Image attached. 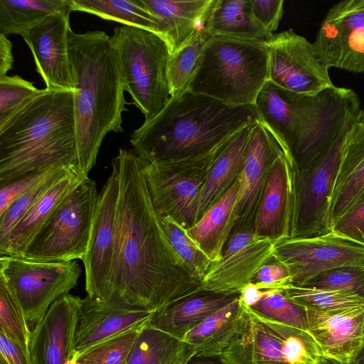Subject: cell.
Returning a JSON list of instances; mask_svg holds the SVG:
<instances>
[{"mask_svg": "<svg viewBox=\"0 0 364 364\" xmlns=\"http://www.w3.org/2000/svg\"><path fill=\"white\" fill-rule=\"evenodd\" d=\"M81 273L76 260L37 262L17 256L0 257V282L18 301L28 326L33 327L56 300L77 287Z\"/></svg>", "mask_w": 364, "mask_h": 364, "instance_id": "8fae6325", "label": "cell"}, {"mask_svg": "<svg viewBox=\"0 0 364 364\" xmlns=\"http://www.w3.org/2000/svg\"><path fill=\"white\" fill-rule=\"evenodd\" d=\"M240 186V176L201 218L186 230L188 235L212 262L222 259L224 247L231 237L230 219Z\"/></svg>", "mask_w": 364, "mask_h": 364, "instance_id": "f546056e", "label": "cell"}, {"mask_svg": "<svg viewBox=\"0 0 364 364\" xmlns=\"http://www.w3.org/2000/svg\"><path fill=\"white\" fill-rule=\"evenodd\" d=\"M259 121L254 105L230 107L188 90L171 97L162 110L134 130L133 150L150 162L204 155Z\"/></svg>", "mask_w": 364, "mask_h": 364, "instance_id": "3957f363", "label": "cell"}, {"mask_svg": "<svg viewBox=\"0 0 364 364\" xmlns=\"http://www.w3.org/2000/svg\"><path fill=\"white\" fill-rule=\"evenodd\" d=\"M43 90L17 75L0 77V132Z\"/></svg>", "mask_w": 364, "mask_h": 364, "instance_id": "f35d334b", "label": "cell"}, {"mask_svg": "<svg viewBox=\"0 0 364 364\" xmlns=\"http://www.w3.org/2000/svg\"><path fill=\"white\" fill-rule=\"evenodd\" d=\"M73 168H78L63 166L58 168L18 196L0 215V250L6 245L16 225L59 179Z\"/></svg>", "mask_w": 364, "mask_h": 364, "instance_id": "8d00e7d4", "label": "cell"}, {"mask_svg": "<svg viewBox=\"0 0 364 364\" xmlns=\"http://www.w3.org/2000/svg\"><path fill=\"white\" fill-rule=\"evenodd\" d=\"M63 166H58L43 171L26 174L11 181L0 183V215L18 196Z\"/></svg>", "mask_w": 364, "mask_h": 364, "instance_id": "ee69618b", "label": "cell"}, {"mask_svg": "<svg viewBox=\"0 0 364 364\" xmlns=\"http://www.w3.org/2000/svg\"><path fill=\"white\" fill-rule=\"evenodd\" d=\"M144 326L130 329L105 340L74 359L79 364H126Z\"/></svg>", "mask_w": 364, "mask_h": 364, "instance_id": "b9f144b4", "label": "cell"}, {"mask_svg": "<svg viewBox=\"0 0 364 364\" xmlns=\"http://www.w3.org/2000/svg\"><path fill=\"white\" fill-rule=\"evenodd\" d=\"M0 364H31L28 348L0 332Z\"/></svg>", "mask_w": 364, "mask_h": 364, "instance_id": "c3c4849f", "label": "cell"}, {"mask_svg": "<svg viewBox=\"0 0 364 364\" xmlns=\"http://www.w3.org/2000/svg\"><path fill=\"white\" fill-rule=\"evenodd\" d=\"M239 296L201 291L154 314L149 325L183 339L191 330Z\"/></svg>", "mask_w": 364, "mask_h": 364, "instance_id": "4316f807", "label": "cell"}, {"mask_svg": "<svg viewBox=\"0 0 364 364\" xmlns=\"http://www.w3.org/2000/svg\"><path fill=\"white\" fill-rule=\"evenodd\" d=\"M265 46L269 54V80L278 87L315 96L335 86L314 44L292 29L274 34Z\"/></svg>", "mask_w": 364, "mask_h": 364, "instance_id": "4fadbf2b", "label": "cell"}, {"mask_svg": "<svg viewBox=\"0 0 364 364\" xmlns=\"http://www.w3.org/2000/svg\"><path fill=\"white\" fill-rule=\"evenodd\" d=\"M230 139L204 155L180 161L154 163L138 155L152 203L160 216L170 217L186 230L196 223L208 173Z\"/></svg>", "mask_w": 364, "mask_h": 364, "instance_id": "30bf717a", "label": "cell"}, {"mask_svg": "<svg viewBox=\"0 0 364 364\" xmlns=\"http://www.w3.org/2000/svg\"><path fill=\"white\" fill-rule=\"evenodd\" d=\"M364 200V124L355 122L346 136L331 206L332 225Z\"/></svg>", "mask_w": 364, "mask_h": 364, "instance_id": "cb8c5ba5", "label": "cell"}, {"mask_svg": "<svg viewBox=\"0 0 364 364\" xmlns=\"http://www.w3.org/2000/svg\"><path fill=\"white\" fill-rule=\"evenodd\" d=\"M0 332L28 348L31 329L16 298L0 282Z\"/></svg>", "mask_w": 364, "mask_h": 364, "instance_id": "7bdbcfd3", "label": "cell"}, {"mask_svg": "<svg viewBox=\"0 0 364 364\" xmlns=\"http://www.w3.org/2000/svg\"><path fill=\"white\" fill-rule=\"evenodd\" d=\"M68 52L75 91L74 112L79 168L88 176L109 132H122L127 111L120 67L105 31L68 33Z\"/></svg>", "mask_w": 364, "mask_h": 364, "instance_id": "7a4b0ae2", "label": "cell"}, {"mask_svg": "<svg viewBox=\"0 0 364 364\" xmlns=\"http://www.w3.org/2000/svg\"><path fill=\"white\" fill-rule=\"evenodd\" d=\"M188 364H222V363L216 358L193 357Z\"/></svg>", "mask_w": 364, "mask_h": 364, "instance_id": "816d5d0a", "label": "cell"}, {"mask_svg": "<svg viewBox=\"0 0 364 364\" xmlns=\"http://www.w3.org/2000/svg\"><path fill=\"white\" fill-rule=\"evenodd\" d=\"M163 25L171 54L183 46L205 26L215 0H139Z\"/></svg>", "mask_w": 364, "mask_h": 364, "instance_id": "d4e9b609", "label": "cell"}, {"mask_svg": "<svg viewBox=\"0 0 364 364\" xmlns=\"http://www.w3.org/2000/svg\"><path fill=\"white\" fill-rule=\"evenodd\" d=\"M70 14H51L21 35L48 90H75L68 52Z\"/></svg>", "mask_w": 364, "mask_h": 364, "instance_id": "ac0fdd59", "label": "cell"}, {"mask_svg": "<svg viewBox=\"0 0 364 364\" xmlns=\"http://www.w3.org/2000/svg\"><path fill=\"white\" fill-rule=\"evenodd\" d=\"M255 123L233 136L213 164L202 191L197 221L226 193L241 173Z\"/></svg>", "mask_w": 364, "mask_h": 364, "instance_id": "f1b7e54d", "label": "cell"}, {"mask_svg": "<svg viewBox=\"0 0 364 364\" xmlns=\"http://www.w3.org/2000/svg\"><path fill=\"white\" fill-rule=\"evenodd\" d=\"M13 63L12 43L6 36L0 33V77L6 75Z\"/></svg>", "mask_w": 364, "mask_h": 364, "instance_id": "681fc988", "label": "cell"}, {"mask_svg": "<svg viewBox=\"0 0 364 364\" xmlns=\"http://www.w3.org/2000/svg\"><path fill=\"white\" fill-rule=\"evenodd\" d=\"M276 242L258 236L250 228L237 230L228 242L222 259L212 262L200 282V291L240 294L258 270L272 259Z\"/></svg>", "mask_w": 364, "mask_h": 364, "instance_id": "e0dca14e", "label": "cell"}, {"mask_svg": "<svg viewBox=\"0 0 364 364\" xmlns=\"http://www.w3.org/2000/svg\"><path fill=\"white\" fill-rule=\"evenodd\" d=\"M210 37L204 26L183 46L170 55L167 76L171 97L188 90L200 64L205 46Z\"/></svg>", "mask_w": 364, "mask_h": 364, "instance_id": "e575fe53", "label": "cell"}, {"mask_svg": "<svg viewBox=\"0 0 364 364\" xmlns=\"http://www.w3.org/2000/svg\"><path fill=\"white\" fill-rule=\"evenodd\" d=\"M272 259L287 268L291 284L299 286L326 270L364 264V246L331 231L316 237L277 241Z\"/></svg>", "mask_w": 364, "mask_h": 364, "instance_id": "5bb4252c", "label": "cell"}, {"mask_svg": "<svg viewBox=\"0 0 364 364\" xmlns=\"http://www.w3.org/2000/svg\"><path fill=\"white\" fill-rule=\"evenodd\" d=\"M67 364H79L73 358Z\"/></svg>", "mask_w": 364, "mask_h": 364, "instance_id": "9f6ffc18", "label": "cell"}, {"mask_svg": "<svg viewBox=\"0 0 364 364\" xmlns=\"http://www.w3.org/2000/svg\"><path fill=\"white\" fill-rule=\"evenodd\" d=\"M256 21L268 32L277 30L283 14V0H250Z\"/></svg>", "mask_w": 364, "mask_h": 364, "instance_id": "7dc6e473", "label": "cell"}, {"mask_svg": "<svg viewBox=\"0 0 364 364\" xmlns=\"http://www.w3.org/2000/svg\"><path fill=\"white\" fill-rule=\"evenodd\" d=\"M319 364H343L331 358H326L325 356H321L320 359Z\"/></svg>", "mask_w": 364, "mask_h": 364, "instance_id": "db71d44e", "label": "cell"}, {"mask_svg": "<svg viewBox=\"0 0 364 364\" xmlns=\"http://www.w3.org/2000/svg\"><path fill=\"white\" fill-rule=\"evenodd\" d=\"M298 287L341 291L364 299V264H346L326 270Z\"/></svg>", "mask_w": 364, "mask_h": 364, "instance_id": "ab89813d", "label": "cell"}, {"mask_svg": "<svg viewBox=\"0 0 364 364\" xmlns=\"http://www.w3.org/2000/svg\"><path fill=\"white\" fill-rule=\"evenodd\" d=\"M160 220L173 250L188 272L201 282L212 262L188 235L186 229L170 217L160 216Z\"/></svg>", "mask_w": 364, "mask_h": 364, "instance_id": "d590c367", "label": "cell"}, {"mask_svg": "<svg viewBox=\"0 0 364 364\" xmlns=\"http://www.w3.org/2000/svg\"><path fill=\"white\" fill-rule=\"evenodd\" d=\"M307 310V331L323 356L351 364L364 344V306L333 311Z\"/></svg>", "mask_w": 364, "mask_h": 364, "instance_id": "7402d4cb", "label": "cell"}, {"mask_svg": "<svg viewBox=\"0 0 364 364\" xmlns=\"http://www.w3.org/2000/svg\"><path fill=\"white\" fill-rule=\"evenodd\" d=\"M72 11L86 12L122 25L146 29L164 38L161 21L149 12L139 0H72Z\"/></svg>", "mask_w": 364, "mask_h": 364, "instance_id": "836d02e7", "label": "cell"}, {"mask_svg": "<svg viewBox=\"0 0 364 364\" xmlns=\"http://www.w3.org/2000/svg\"><path fill=\"white\" fill-rule=\"evenodd\" d=\"M264 290L252 283L246 286L240 294V299L247 306L251 308L262 297Z\"/></svg>", "mask_w": 364, "mask_h": 364, "instance_id": "f907efd6", "label": "cell"}, {"mask_svg": "<svg viewBox=\"0 0 364 364\" xmlns=\"http://www.w3.org/2000/svg\"><path fill=\"white\" fill-rule=\"evenodd\" d=\"M87 177L80 169L73 168L59 179L16 225L0 250L1 256L20 257L58 205Z\"/></svg>", "mask_w": 364, "mask_h": 364, "instance_id": "484cf974", "label": "cell"}, {"mask_svg": "<svg viewBox=\"0 0 364 364\" xmlns=\"http://www.w3.org/2000/svg\"><path fill=\"white\" fill-rule=\"evenodd\" d=\"M351 364H364V344L358 352Z\"/></svg>", "mask_w": 364, "mask_h": 364, "instance_id": "f5cc1de1", "label": "cell"}, {"mask_svg": "<svg viewBox=\"0 0 364 364\" xmlns=\"http://www.w3.org/2000/svg\"><path fill=\"white\" fill-rule=\"evenodd\" d=\"M195 356L187 342L149 325L139 333L126 364H188Z\"/></svg>", "mask_w": 364, "mask_h": 364, "instance_id": "1f68e13d", "label": "cell"}, {"mask_svg": "<svg viewBox=\"0 0 364 364\" xmlns=\"http://www.w3.org/2000/svg\"><path fill=\"white\" fill-rule=\"evenodd\" d=\"M331 231L364 246V200L339 218L332 225Z\"/></svg>", "mask_w": 364, "mask_h": 364, "instance_id": "f6af8a7d", "label": "cell"}, {"mask_svg": "<svg viewBox=\"0 0 364 364\" xmlns=\"http://www.w3.org/2000/svg\"><path fill=\"white\" fill-rule=\"evenodd\" d=\"M252 283L261 289L267 290L282 289L291 284V280L287 268L272 259L258 270Z\"/></svg>", "mask_w": 364, "mask_h": 364, "instance_id": "bcb514c9", "label": "cell"}, {"mask_svg": "<svg viewBox=\"0 0 364 364\" xmlns=\"http://www.w3.org/2000/svg\"><path fill=\"white\" fill-rule=\"evenodd\" d=\"M293 168L283 154L272 162L253 222L254 232L275 241L291 237Z\"/></svg>", "mask_w": 364, "mask_h": 364, "instance_id": "603a6c76", "label": "cell"}, {"mask_svg": "<svg viewBox=\"0 0 364 364\" xmlns=\"http://www.w3.org/2000/svg\"><path fill=\"white\" fill-rule=\"evenodd\" d=\"M254 105L259 121L275 139L292 168L294 151H310L322 145L338 120L336 101L328 90L315 96L302 95L268 80Z\"/></svg>", "mask_w": 364, "mask_h": 364, "instance_id": "5b68a950", "label": "cell"}, {"mask_svg": "<svg viewBox=\"0 0 364 364\" xmlns=\"http://www.w3.org/2000/svg\"><path fill=\"white\" fill-rule=\"evenodd\" d=\"M327 68L364 72V0H344L328 11L313 43Z\"/></svg>", "mask_w": 364, "mask_h": 364, "instance_id": "2e32d148", "label": "cell"}, {"mask_svg": "<svg viewBox=\"0 0 364 364\" xmlns=\"http://www.w3.org/2000/svg\"><path fill=\"white\" fill-rule=\"evenodd\" d=\"M250 309L257 313L307 331V310L290 300L282 289L264 290L259 300Z\"/></svg>", "mask_w": 364, "mask_h": 364, "instance_id": "60d3db41", "label": "cell"}, {"mask_svg": "<svg viewBox=\"0 0 364 364\" xmlns=\"http://www.w3.org/2000/svg\"><path fill=\"white\" fill-rule=\"evenodd\" d=\"M205 27L210 37L262 44L274 35L256 21L250 0H215Z\"/></svg>", "mask_w": 364, "mask_h": 364, "instance_id": "83f0119b", "label": "cell"}, {"mask_svg": "<svg viewBox=\"0 0 364 364\" xmlns=\"http://www.w3.org/2000/svg\"><path fill=\"white\" fill-rule=\"evenodd\" d=\"M75 91L45 88L0 132V183L58 166L79 168Z\"/></svg>", "mask_w": 364, "mask_h": 364, "instance_id": "277c9868", "label": "cell"}, {"mask_svg": "<svg viewBox=\"0 0 364 364\" xmlns=\"http://www.w3.org/2000/svg\"><path fill=\"white\" fill-rule=\"evenodd\" d=\"M119 185L112 173L99 192L86 252L82 259L87 296L105 299L114 265L117 238V205Z\"/></svg>", "mask_w": 364, "mask_h": 364, "instance_id": "9a60e30c", "label": "cell"}, {"mask_svg": "<svg viewBox=\"0 0 364 364\" xmlns=\"http://www.w3.org/2000/svg\"><path fill=\"white\" fill-rule=\"evenodd\" d=\"M282 289L290 300L309 310L333 311L364 306V299L341 291L309 289L291 284Z\"/></svg>", "mask_w": 364, "mask_h": 364, "instance_id": "74e56055", "label": "cell"}, {"mask_svg": "<svg viewBox=\"0 0 364 364\" xmlns=\"http://www.w3.org/2000/svg\"><path fill=\"white\" fill-rule=\"evenodd\" d=\"M116 250L106 301L159 313L200 291L173 250L134 150L119 149Z\"/></svg>", "mask_w": 364, "mask_h": 364, "instance_id": "6da1fadb", "label": "cell"}, {"mask_svg": "<svg viewBox=\"0 0 364 364\" xmlns=\"http://www.w3.org/2000/svg\"><path fill=\"white\" fill-rule=\"evenodd\" d=\"M154 314L87 295L82 299L74 338L73 358L122 332L147 325Z\"/></svg>", "mask_w": 364, "mask_h": 364, "instance_id": "44dd1931", "label": "cell"}, {"mask_svg": "<svg viewBox=\"0 0 364 364\" xmlns=\"http://www.w3.org/2000/svg\"><path fill=\"white\" fill-rule=\"evenodd\" d=\"M356 122L359 124H364V108L360 110Z\"/></svg>", "mask_w": 364, "mask_h": 364, "instance_id": "11a10c76", "label": "cell"}, {"mask_svg": "<svg viewBox=\"0 0 364 364\" xmlns=\"http://www.w3.org/2000/svg\"><path fill=\"white\" fill-rule=\"evenodd\" d=\"M309 167L293 170V210L290 238H305L331 231V206L341 156L350 129Z\"/></svg>", "mask_w": 364, "mask_h": 364, "instance_id": "7c38bea8", "label": "cell"}, {"mask_svg": "<svg viewBox=\"0 0 364 364\" xmlns=\"http://www.w3.org/2000/svg\"><path fill=\"white\" fill-rule=\"evenodd\" d=\"M280 154L283 152L273 136L259 121L256 122L240 175V189L230 219L231 237L241 229L253 230L254 219L269 169Z\"/></svg>", "mask_w": 364, "mask_h": 364, "instance_id": "d6986e66", "label": "cell"}, {"mask_svg": "<svg viewBox=\"0 0 364 364\" xmlns=\"http://www.w3.org/2000/svg\"><path fill=\"white\" fill-rule=\"evenodd\" d=\"M322 355L307 331L264 316L244 304L238 330L218 359L222 364H319Z\"/></svg>", "mask_w": 364, "mask_h": 364, "instance_id": "ba28073f", "label": "cell"}, {"mask_svg": "<svg viewBox=\"0 0 364 364\" xmlns=\"http://www.w3.org/2000/svg\"><path fill=\"white\" fill-rule=\"evenodd\" d=\"M268 80L265 44L210 37L187 90L230 107L252 105Z\"/></svg>", "mask_w": 364, "mask_h": 364, "instance_id": "8992f818", "label": "cell"}, {"mask_svg": "<svg viewBox=\"0 0 364 364\" xmlns=\"http://www.w3.org/2000/svg\"><path fill=\"white\" fill-rule=\"evenodd\" d=\"M244 312L240 296L210 316L182 340L195 350L194 357L218 358L237 333Z\"/></svg>", "mask_w": 364, "mask_h": 364, "instance_id": "4dcf8cb0", "label": "cell"}, {"mask_svg": "<svg viewBox=\"0 0 364 364\" xmlns=\"http://www.w3.org/2000/svg\"><path fill=\"white\" fill-rule=\"evenodd\" d=\"M71 11L72 0H0V33L21 36L51 14Z\"/></svg>", "mask_w": 364, "mask_h": 364, "instance_id": "d6a6232c", "label": "cell"}, {"mask_svg": "<svg viewBox=\"0 0 364 364\" xmlns=\"http://www.w3.org/2000/svg\"><path fill=\"white\" fill-rule=\"evenodd\" d=\"M99 193L87 177L58 205L20 256L37 262L82 259Z\"/></svg>", "mask_w": 364, "mask_h": 364, "instance_id": "9c48e42d", "label": "cell"}, {"mask_svg": "<svg viewBox=\"0 0 364 364\" xmlns=\"http://www.w3.org/2000/svg\"><path fill=\"white\" fill-rule=\"evenodd\" d=\"M122 77L133 103L149 121L171 98L167 68L169 47L160 35L141 28L116 26L110 36Z\"/></svg>", "mask_w": 364, "mask_h": 364, "instance_id": "52a82bcc", "label": "cell"}, {"mask_svg": "<svg viewBox=\"0 0 364 364\" xmlns=\"http://www.w3.org/2000/svg\"><path fill=\"white\" fill-rule=\"evenodd\" d=\"M82 299L70 294L56 300L31 330V364H67L74 355V338Z\"/></svg>", "mask_w": 364, "mask_h": 364, "instance_id": "ffe728a7", "label": "cell"}]
</instances>
